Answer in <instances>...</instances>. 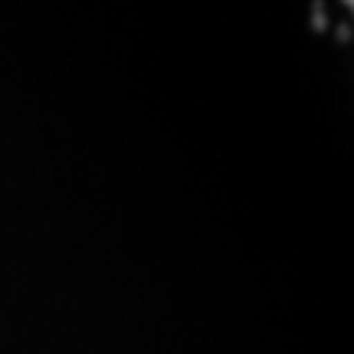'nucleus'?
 Returning <instances> with one entry per match:
<instances>
[{"mask_svg": "<svg viewBox=\"0 0 354 354\" xmlns=\"http://www.w3.org/2000/svg\"><path fill=\"white\" fill-rule=\"evenodd\" d=\"M344 3H348V7H351V0H344Z\"/></svg>", "mask_w": 354, "mask_h": 354, "instance_id": "obj_1", "label": "nucleus"}]
</instances>
